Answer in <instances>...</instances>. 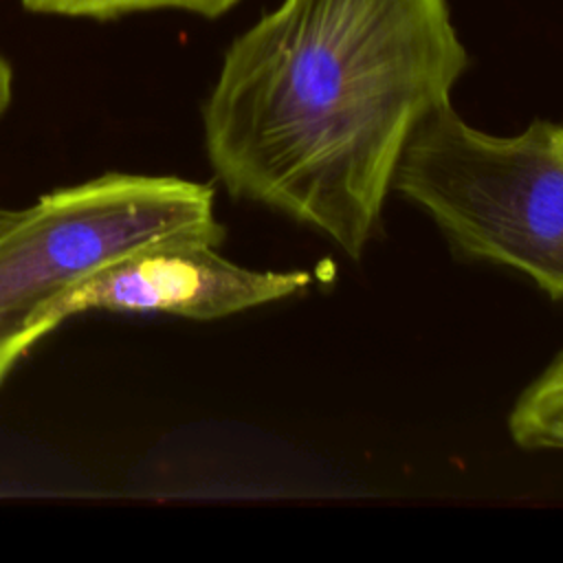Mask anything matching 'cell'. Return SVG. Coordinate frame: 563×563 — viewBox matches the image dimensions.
<instances>
[{"instance_id":"obj_1","label":"cell","mask_w":563,"mask_h":563,"mask_svg":"<svg viewBox=\"0 0 563 563\" xmlns=\"http://www.w3.org/2000/svg\"><path fill=\"white\" fill-rule=\"evenodd\" d=\"M466 66L449 0H282L224 53L202 106L209 165L358 260Z\"/></svg>"},{"instance_id":"obj_2","label":"cell","mask_w":563,"mask_h":563,"mask_svg":"<svg viewBox=\"0 0 563 563\" xmlns=\"http://www.w3.org/2000/svg\"><path fill=\"white\" fill-rule=\"evenodd\" d=\"M394 189L464 255L519 271L563 299V123L497 136L446 103L413 132Z\"/></svg>"},{"instance_id":"obj_3","label":"cell","mask_w":563,"mask_h":563,"mask_svg":"<svg viewBox=\"0 0 563 563\" xmlns=\"http://www.w3.org/2000/svg\"><path fill=\"white\" fill-rule=\"evenodd\" d=\"M213 187L108 172L44 194L0 229V385L44 339L46 312L90 273L158 242L218 246Z\"/></svg>"},{"instance_id":"obj_4","label":"cell","mask_w":563,"mask_h":563,"mask_svg":"<svg viewBox=\"0 0 563 563\" xmlns=\"http://www.w3.org/2000/svg\"><path fill=\"white\" fill-rule=\"evenodd\" d=\"M306 271H255L202 242H158L125 253L90 273L44 317L48 336L66 319L90 310L220 319L301 292Z\"/></svg>"},{"instance_id":"obj_5","label":"cell","mask_w":563,"mask_h":563,"mask_svg":"<svg viewBox=\"0 0 563 563\" xmlns=\"http://www.w3.org/2000/svg\"><path fill=\"white\" fill-rule=\"evenodd\" d=\"M508 433L526 451L563 453V347L517 396Z\"/></svg>"},{"instance_id":"obj_6","label":"cell","mask_w":563,"mask_h":563,"mask_svg":"<svg viewBox=\"0 0 563 563\" xmlns=\"http://www.w3.org/2000/svg\"><path fill=\"white\" fill-rule=\"evenodd\" d=\"M240 0H22L29 11L110 20L136 11L180 9L205 18H218L233 9Z\"/></svg>"},{"instance_id":"obj_7","label":"cell","mask_w":563,"mask_h":563,"mask_svg":"<svg viewBox=\"0 0 563 563\" xmlns=\"http://www.w3.org/2000/svg\"><path fill=\"white\" fill-rule=\"evenodd\" d=\"M13 99V70L11 64L0 53V117L7 112L9 103Z\"/></svg>"},{"instance_id":"obj_8","label":"cell","mask_w":563,"mask_h":563,"mask_svg":"<svg viewBox=\"0 0 563 563\" xmlns=\"http://www.w3.org/2000/svg\"><path fill=\"white\" fill-rule=\"evenodd\" d=\"M15 213H18V209H9V207L0 205V229H2L7 222H11Z\"/></svg>"}]
</instances>
